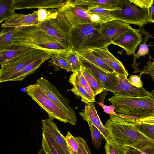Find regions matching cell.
I'll return each instance as SVG.
<instances>
[{
	"label": "cell",
	"mask_w": 154,
	"mask_h": 154,
	"mask_svg": "<svg viewBox=\"0 0 154 154\" xmlns=\"http://www.w3.org/2000/svg\"><path fill=\"white\" fill-rule=\"evenodd\" d=\"M117 82L114 86L106 90L111 92L114 95L124 96L143 97L149 95V92L143 87L138 88L132 85L127 79L122 76L116 74Z\"/></svg>",
	"instance_id": "30bf717a"
},
{
	"label": "cell",
	"mask_w": 154,
	"mask_h": 154,
	"mask_svg": "<svg viewBox=\"0 0 154 154\" xmlns=\"http://www.w3.org/2000/svg\"><path fill=\"white\" fill-rule=\"evenodd\" d=\"M15 10V0H0V23L14 15Z\"/></svg>",
	"instance_id": "83f0119b"
},
{
	"label": "cell",
	"mask_w": 154,
	"mask_h": 154,
	"mask_svg": "<svg viewBox=\"0 0 154 154\" xmlns=\"http://www.w3.org/2000/svg\"><path fill=\"white\" fill-rule=\"evenodd\" d=\"M48 53H49L42 50L35 49L1 66L0 82H6L10 77L22 70L28 64Z\"/></svg>",
	"instance_id": "52a82bcc"
},
{
	"label": "cell",
	"mask_w": 154,
	"mask_h": 154,
	"mask_svg": "<svg viewBox=\"0 0 154 154\" xmlns=\"http://www.w3.org/2000/svg\"><path fill=\"white\" fill-rule=\"evenodd\" d=\"M140 122L154 125V114L148 117L137 119Z\"/></svg>",
	"instance_id": "f6af8a7d"
},
{
	"label": "cell",
	"mask_w": 154,
	"mask_h": 154,
	"mask_svg": "<svg viewBox=\"0 0 154 154\" xmlns=\"http://www.w3.org/2000/svg\"><path fill=\"white\" fill-rule=\"evenodd\" d=\"M151 92L149 95L143 97L114 94L108 100L116 107L115 111L117 115L143 118L154 114V90Z\"/></svg>",
	"instance_id": "277c9868"
},
{
	"label": "cell",
	"mask_w": 154,
	"mask_h": 154,
	"mask_svg": "<svg viewBox=\"0 0 154 154\" xmlns=\"http://www.w3.org/2000/svg\"><path fill=\"white\" fill-rule=\"evenodd\" d=\"M61 19V20H62V19ZM62 23H63V22H62ZM63 26H64V25H63ZM64 29H65V28H64ZM65 37H66V32H65Z\"/></svg>",
	"instance_id": "c3c4849f"
},
{
	"label": "cell",
	"mask_w": 154,
	"mask_h": 154,
	"mask_svg": "<svg viewBox=\"0 0 154 154\" xmlns=\"http://www.w3.org/2000/svg\"><path fill=\"white\" fill-rule=\"evenodd\" d=\"M120 10L110 11L113 19L142 27L148 22L147 8L137 5L134 0H120Z\"/></svg>",
	"instance_id": "5b68a950"
},
{
	"label": "cell",
	"mask_w": 154,
	"mask_h": 154,
	"mask_svg": "<svg viewBox=\"0 0 154 154\" xmlns=\"http://www.w3.org/2000/svg\"><path fill=\"white\" fill-rule=\"evenodd\" d=\"M70 84L73 85V87L67 91H71L76 96L80 98L81 101L85 104L96 102L95 98L92 97L84 88L76 83L71 82Z\"/></svg>",
	"instance_id": "4dcf8cb0"
},
{
	"label": "cell",
	"mask_w": 154,
	"mask_h": 154,
	"mask_svg": "<svg viewBox=\"0 0 154 154\" xmlns=\"http://www.w3.org/2000/svg\"><path fill=\"white\" fill-rule=\"evenodd\" d=\"M91 132L93 144L95 148L98 149L101 147V142L104 137L98 129L92 123L91 121L87 119Z\"/></svg>",
	"instance_id": "e575fe53"
},
{
	"label": "cell",
	"mask_w": 154,
	"mask_h": 154,
	"mask_svg": "<svg viewBox=\"0 0 154 154\" xmlns=\"http://www.w3.org/2000/svg\"><path fill=\"white\" fill-rule=\"evenodd\" d=\"M105 149L106 154H126L125 146L116 144L112 141L106 142Z\"/></svg>",
	"instance_id": "8d00e7d4"
},
{
	"label": "cell",
	"mask_w": 154,
	"mask_h": 154,
	"mask_svg": "<svg viewBox=\"0 0 154 154\" xmlns=\"http://www.w3.org/2000/svg\"><path fill=\"white\" fill-rule=\"evenodd\" d=\"M65 54H56L53 55L48 61V66L54 67L56 71L62 69L68 72H71L69 64L65 57Z\"/></svg>",
	"instance_id": "f546056e"
},
{
	"label": "cell",
	"mask_w": 154,
	"mask_h": 154,
	"mask_svg": "<svg viewBox=\"0 0 154 154\" xmlns=\"http://www.w3.org/2000/svg\"><path fill=\"white\" fill-rule=\"evenodd\" d=\"M17 29L18 32L11 46H27L55 54L64 55L70 51L35 25Z\"/></svg>",
	"instance_id": "3957f363"
},
{
	"label": "cell",
	"mask_w": 154,
	"mask_h": 154,
	"mask_svg": "<svg viewBox=\"0 0 154 154\" xmlns=\"http://www.w3.org/2000/svg\"><path fill=\"white\" fill-rule=\"evenodd\" d=\"M2 28L0 33V51L7 49L11 46L18 32V29L16 28Z\"/></svg>",
	"instance_id": "484cf974"
},
{
	"label": "cell",
	"mask_w": 154,
	"mask_h": 154,
	"mask_svg": "<svg viewBox=\"0 0 154 154\" xmlns=\"http://www.w3.org/2000/svg\"><path fill=\"white\" fill-rule=\"evenodd\" d=\"M79 114L84 120L89 119L91 121L101 133L106 142L112 141L107 130L98 115L94 102H90L86 104L84 109Z\"/></svg>",
	"instance_id": "e0dca14e"
},
{
	"label": "cell",
	"mask_w": 154,
	"mask_h": 154,
	"mask_svg": "<svg viewBox=\"0 0 154 154\" xmlns=\"http://www.w3.org/2000/svg\"><path fill=\"white\" fill-rule=\"evenodd\" d=\"M146 65L141 69L140 75L147 74L149 75L152 79L154 84V59L149 55V60L146 63Z\"/></svg>",
	"instance_id": "74e56055"
},
{
	"label": "cell",
	"mask_w": 154,
	"mask_h": 154,
	"mask_svg": "<svg viewBox=\"0 0 154 154\" xmlns=\"http://www.w3.org/2000/svg\"><path fill=\"white\" fill-rule=\"evenodd\" d=\"M143 34L138 29L126 32L115 39L112 44L117 45L124 49L128 55L135 54V51L139 44L143 42Z\"/></svg>",
	"instance_id": "7c38bea8"
},
{
	"label": "cell",
	"mask_w": 154,
	"mask_h": 154,
	"mask_svg": "<svg viewBox=\"0 0 154 154\" xmlns=\"http://www.w3.org/2000/svg\"><path fill=\"white\" fill-rule=\"evenodd\" d=\"M53 118H48L42 121V130L46 131L56 143L62 154H71L64 136L60 132Z\"/></svg>",
	"instance_id": "5bb4252c"
},
{
	"label": "cell",
	"mask_w": 154,
	"mask_h": 154,
	"mask_svg": "<svg viewBox=\"0 0 154 154\" xmlns=\"http://www.w3.org/2000/svg\"><path fill=\"white\" fill-rule=\"evenodd\" d=\"M80 59L82 65L104 84L106 87L105 91L116 84L117 78L116 73L107 72L90 63L81 58Z\"/></svg>",
	"instance_id": "ffe728a7"
},
{
	"label": "cell",
	"mask_w": 154,
	"mask_h": 154,
	"mask_svg": "<svg viewBox=\"0 0 154 154\" xmlns=\"http://www.w3.org/2000/svg\"><path fill=\"white\" fill-rule=\"evenodd\" d=\"M80 58L93 64L107 72L115 74L116 72L102 59L93 54L90 51L78 54Z\"/></svg>",
	"instance_id": "d4e9b609"
},
{
	"label": "cell",
	"mask_w": 154,
	"mask_h": 154,
	"mask_svg": "<svg viewBox=\"0 0 154 154\" xmlns=\"http://www.w3.org/2000/svg\"><path fill=\"white\" fill-rule=\"evenodd\" d=\"M68 82H75L84 88L92 97L95 98L92 91L88 82L85 79L81 69L79 72L73 73L70 76Z\"/></svg>",
	"instance_id": "1f68e13d"
},
{
	"label": "cell",
	"mask_w": 154,
	"mask_h": 154,
	"mask_svg": "<svg viewBox=\"0 0 154 154\" xmlns=\"http://www.w3.org/2000/svg\"><path fill=\"white\" fill-rule=\"evenodd\" d=\"M138 30L140 32L143 34L145 37L143 38L144 39L143 44L141 43L139 44V47L137 53L134 56L133 62L131 66L134 69L133 73H136L141 72V69H139L138 67L140 63H137L136 60L137 59H139L141 56H145L146 54H149V51L148 45L146 44V42L150 38H154L143 28L138 29Z\"/></svg>",
	"instance_id": "603a6c76"
},
{
	"label": "cell",
	"mask_w": 154,
	"mask_h": 154,
	"mask_svg": "<svg viewBox=\"0 0 154 154\" xmlns=\"http://www.w3.org/2000/svg\"><path fill=\"white\" fill-rule=\"evenodd\" d=\"M104 125L115 144L134 148L147 154H154V140L142 133L122 117L109 114Z\"/></svg>",
	"instance_id": "6da1fadb"
},
{
	"label": "cell",
	"mask_w": 154,
	"mask_h": 154,
	"mask_svg": "<svg viewBox=\"0 0 154 154\" xmlns=\"http://www.w3.org/2000/svg\"><path fill=\"white\" fill-rule=\"evenodd\" d=\"M64 0H15V9L58 8Z\"/></svg>",
	"instance_id": "d6986e66"
},
{
	"label": "cell",
	"mask_w": 154,
	"mask_h": 154,
	"mask_svg": "<svg viewBox=\"0 0 154 154\" xmlns=\"http://www.w3.org/2000/svg\"><path fill=\"white\" fill-rule=\"evenodd\" d=\"M79 144L78 154H91L85 141L80 137H75Z\"/></svg>",
	"instance_id": "f35d334b"
},
{
	"label": "cell",
	"mask_w": 154,
	"mask_h": 154,
	"mask_svg": "<svg viewBox=\"0 0 154 154\" xmlns=\"http://www.w3.org/2000/svg\"><path fill=\"white\" fill-rule=\"evenodd\" d=\"M103 101H101L100 100L97 103L103 108L104 111L106 113L109 114H112L117 115V114L115 111L116 108L114 106L112 105L107 106L104 105L103 103Z\"/></svg>",
	"instance_id": "b9f144b4"
},
{
	"label": "cell",
	"mask_w": 154,
	"mask_h": 154,
	"mask_svg": "<svg viewBox=\"0 0 154 154\" xmlns=\"http://www.w3.org/2000/svg\"><path fill=\"white\" fill-rule=\"evenodd\" d=\"M74 5L87 10L89 8L100 7L110 11L120 10V0H70Z\"/></svg>",
	"instance_id": "ac0fdd59"
},
{
	"label": "cell",
	"mask_w": 154,
	"mask_h": 154,
	"mask_svg": "<svg viewBox=\"0 0 154 154\" xmlns=\"http://www.w3.org/2000/svg\"><path fill=\"white\" fill-rule=\"evenodd\" d=\"M62 18L66 31V41L70 51L79 54L108 46L101 34L102 24L79 23L71 26Z\"/></svg>",
	"instance_id": "7a4b0ae2"
},
{
	"label": "cell",
	"mask_w": 154,
	"mask_h": 154,
	"mask_svg": "<svg viewBox=\"0 0 154 154\" xmlns=\"http://www.w3.org/2000/svg\"><path fill=\"white\" fill-rule=\"evenodd\" d=\"M42 147L46 154H62L51 137L44 130L42 132Z\"/></svg>",
	"instance_id": "f1b7e54d"
},
{
	"label": "cell",
	"mask_w": 154,
	"mask_h": 154,
	"mask_svg": "<svg viewBox=\"0 0 154 154\" xmlns=\"http://www.w3.org/2000/svg\"><path fill=\"white\" fill-rule=\"evenodd\" d=\"M133 29L129 24L114 19L101 24V34L108 46L120 35Z\"/></svg>",
	"instance_id": "8fae6325"
},
{
	"label": "cell",
	"mask_w": 154,
	"mask_h": 154,
	"mask_svg": "<svg viewBox=\"0 0 154 154\" xmlns=\"http://www.w3.org/2000/svg\"><path fill=\"white\" fill-rule=\"evenodd\" d=\"M68 148L71 154H78V153L76 152L73 151L72 150V149L71 148H70L68 146Z\"/></svg>",
	"instance_id": "7dc6e473"
},
{
	"label": "cell",
	"mask_w": 154,
	"mask_h": 154,
	"mask_svg": "<svg viewBox=\"0 0 154 154\" xmlns=\"http://www.w3.org/2000/svg\"><path fill=\"white\" fill-rule=\"evenodd\" d=\"M32 48L21 45H13L0 51V64L2 66L8 61L30 51Z\"/></svg>",
	"instance_id": "7402d4cb"
},
{
	"label": "cell",
	"mask_w": 154,
	"mask_h": 154,
	"mask_svg": "<svg viewBox=\"0 0 154 154\" xmlns=\"http://www.w3.org/2000/svg\"><path fill=\"white\" fill-rule=\"evenodd\" d=\"M37 11L38 20L39 23L52 19H55L58 14L57 10L53 8H39Z\"/></svg>",
	"instance_id": "836d02e7"
},
{
	"label": "cell",
	"mask_w": 154,
	"mask_h": 154,
	"mask_svg": "<svg viewBox=\"0 0 154 154\" xmlns=\"http://www.w3.org/2000/svg\"><path fill=\"white\" fill-rule=\"evenodd\" d=\"M126 150V154H147L133 147L125 146Z\"/></svg>",
	"instance_id": "ee69618b"
},
{
	"label": "cell",
	"mask_w": 154,
	"mask_h": 154,
	"mask_svg": "<svg viewBox=\"0 0 154 154\" xmlns=\"http://www.w3.org/2000/svg\"><path fill=\"white\" fill-rule=\"evenodd\" d=\"M57 9L69 26H73L79 23H92L91 20V14L86 10L73 5L70 0H65Z\"/></svg>",
	"instance_id": "9c48e42d"
},
{
	"label": "cell",
	"mask_w": 154,
	"mask_h": 154,
	"mask_svg": "<svg viewBox=\"0 0 154 154\" xmlns=\"http://www.w3.org/2000/svg\"><path fill=\"white\" fill-rule=\"evenodd\" d=\"M81 70L95 97L97 94L105 91L106 87L104 84L82 64Z\"/></svg>",
	"instance_id": "cb8c5ba5"
},
{
	"label": "cell",
	"mask_w": 154,
	"mask_h": 154,
	"mask_svg": "<svg viewBox=\"0 0 154 154\" xmlns=\"http://www.w3.org/2000/svg\"><path fill=\"white\" fill-rule=\"evenodd\" d=\"M65 57L69 64L71 72L75 73L81 70L82 63L78 53L70 51L66 54Z\"/></svg>",
	"instance_id": "d6a6232c"
},
{
	"label": "cell",
	"mask_w": 154,
	"mask_h": 154,
	"mask_svg": "<svg viewBox=\"0 0 154 154\" xmlns=\"http://www.w3.org/2000/svg\"><path fill=\"white\" fill-rule=\"evenodd\" d=\"M35 25L47 33L70 51L65 38L64 28L58 14L55 19L47 20Z\"/></svg>",
	"instance_id": "4fadbf2b"
},
{
	"label": "cell",
	"mask_w": 154,
	"mask_h": 154,
	"mask_svg": "<svg viewBox=\"0 0 154 154\" xmlns=\"http://www.w3.org/2000/svg\"><path fill=\"white\" fill-rule=\"evenodd\" d=\"M25 92L48 114L49 118L56 119L65 124L68 120L63 113L40 90L36 84L25 88Z\"/></svg>",
	"instance_id": "ba28073f"
},
{
	"label": "cell",
	"mask_w": 154,
	"mask_h": 154,
	"mask_svg": "<svg viewBox=\"0 0 154 154\" xmlns=\"http://www.w3.org/2000/svg\"><path fill=\"white\" fill-rule=\"evenodd\" d=\"M87 11L91 14L98 15L104 23L114 20L110 14V11L100 7L88 8Z\"/></svg>",
	"instance_id": "d590c367"
},
{
	"label": "cell",
	"mask_w": 154,
	"mask_h": 154,
	"mask_svg": "<svg viewBox=\"0 0 154 154\" xmlns=\"http://www.w3.org/2000/svg\"><path fill=\"white\" fill-rule=\"evenodd\" d=\"M55 54L48 53L30 63L22 70L8 78L7 81H21L27 76L34 72L45 62L50 59Z\"/></svg>",
	"instance_id": "44dd1931"
},
{
	"label": "cell",
	"mask_w": 154,
	"mask_h": 154,
	"mask_svg": "<svg viewBox=\"0 0 154 154\" xmlns=\"http://www.w3.org/2000/svg\"><path fill=\"white\" fill-rule=\"evenodd\" d=\"M141 77V75H131L128 80L133 85L138 88H140L142 87L143 85Z\"/></svg>",
	"instance_id": "60d3db41"
},
{
	"label": "cell",
	"mask_w": 154,
	"mask_h": 154,
	"mask_svg": "<svg viewBox=\"0 0 154 154\" xmlns=\"http://www.w3.org/2000/svg\"><path fill=\"white\" fill-rule=\"evenodd\" d=\"M64 138L68 146L73 151L77 152L79 148V144L75 137L72 136L69 131L68 132Z\"/></svg>",
	"instance_id": "ab89813d"
},
{
	"label": "cell",
	"mask_w": 154,
	"mask_h": 154,
	"mask_svg": "<svg viewBox=\"0 0 154 154\" xmlns=\"http://www.w3.org/2000/svg\"><path fill=\"white\" fill-rule=\"evenodd\" d=\"M108 46L91 50L93 54L103 60L116 73L128 79V71L119 60L116 58L108 50Z\"/></svg>",
	"instance_id": "9a60e30c"
},
{
	"label": "cell",
	"mask_w": 154,
	"mask_h": 154,
	"mask_svg": "<svg viewBox=\"0 0 154 154\" xmlns=\"http://www.w3.org/2000/svg\"><path fill=\"white\" fill-rule=\"evenodd\" d=\"M35 84L63 113L68 120V123L72 125H75L77 122L75 111L70 106L68 100L60 93L56 87L43 77L39 78Z\"/></svg>",
	"instance_id": "8992f818"
},
{
	"label": "cell",
	"mask_w": 154,
	"mask_h": 154,
	"mask_svg": "<svg viewBox=\"0 0 154 154\" xmlns=\"http://www.w3.org/2000/svg\"><path fill=\"white\" fill-rule=\"evenodd\" d=\"M37 154H46L44 151L42 147L41 148L38 150Z\"/></svg>",
	"instance_id": "bcb514c9"
},
{
	"label": "cell",
	"mask_w": 154,
	"mask_h": 154,
	"mask_svg": "<svg viewBox=\"0 0 154 154\" xmlns=\"http://www.w3.org/2000/svg\"><path fill=\"white\" fill-rule=\"evenodd\" d=\"M39 22L38 20L37 11L28 14L17 13L1 24V28L14 27L19 28L36 25Z\"/></svg>",
	"instance_id": "2e32d148"
},
{
	"label": "cell",
	"mask_w": 154,
	"mask_h": 154,
	"mask_svg": "<svg viewBox=\"0 0 154 154\" xmlns=\"http://www.w3.org/2000/svg\"><path fill=\"white\" fill-rule=\"evenodd\" d=\"M126 121L131 122L134 127L148 138L154 140V125L142 123L137 119L130 117H122Z\"/></svg>",
	"instance_id": "4316f807"
},
{
	"label": "cell",
	"mask_w": 154,
	"mask_h": 154,
	"mask_svg": "<svg viewBox=\"0 0 154 154\" xmlns=\"http://www.w3.org/2000/svg\"><path fill=\"white\" fill-rule=\"evenodd\" d=\"M148 23H154V0L148 9Z\"/></svg>",
	"instance_id": "7bdbcfd3"
}]
</instances>
